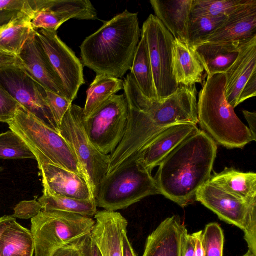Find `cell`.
<instances>
[{"label":"cell","mask_w":256,"mask_h":256,"mask_svg":"<svg viewBox=\"0 0 256 256\" xmlns=\"http://www.w3.org/2000/svg\"><path fill=\"white\" fill-rule=\"evenodd\" d=\"M224 239L223 230L218 224H207L202 240L204 256H223Z\"/></svg>","instance_id":"cell-34"},{"label":"cell","mask_w":256,"mask_h":256,"mask_svg":"<svg viewBox=\"0 0 256 256\" xmlns=\"http://www.w3.org/2000/svg\"><path fill=\"white\" fill-rule=\"evenodd\" d=\"M94 216L91 236L102 256H123L122 236L127 232V220L118 212L105 210Z\"/></svg>","instance_id":"cell-17"},{"label":"cell","mask_w":256,"mask_h":256,"mask_svg":"<svg viewBox=\"0 0 256 256\" xmlns=\"http://www.w3.org/2000/svg\"><path fill=\"white\" fill-rule=\"evenodd\" d=\"M36 34L60 80L66 98L72 102L84 84L82 62L60 39L57 31L41 29L36 30Z\"/></svg>","instance_id":"cell-12"},{"label":"cell","mask_w":256,"mask_h":256,"mask_svg":"<svg viewBox=\"0 0 256 256\" xmlns=\"http://www.w3.org/2000/svg\"><path fill=\"white\" fill-rule=\"evenodd\" d=\"M158 194L160 192L152 172L137 160L106 176L96 202L97 207L116 212Z\"/></svg>","instance_id":"cell-5"},{"label":"cell","mask_w":256,"mask_h":256,"mask_svg":"<svg viewBox=\"0 0 256 256\" xmlns=\"http://www.w3.org/2000/svg\"><path fill=\"white\" fill-rule=\"evenodd\" d=\"M224 74L226 98L234 108L256 96V36L240 42L238 55Z\"/></svg>","instance_id":"cell-13"},{"label":"cell","mask_w":256,"mask_h":256,"mask_svg":"<svg viewBox=\"0 0 256 256\" xmlns=\"http://www.w3.org/2000/svg\"><path fill=\"white\" fill-rule=\"evenodd\" d=\"M243 256H256V255L248 250V252Z\"/></svg>","instance_id":"cell-47"},{"label":"cell","mask_w":256,"mask_h":256,"mask_svg":"<svg viewBox=\"0 0 256 256\" xmlns=\"http://www.w3.org/2000/svg\"><path fill=\"white\" fill-rule=\"evenodd\" d=\"M193 0H150L155 16L175 40L186 44V25Z\"/></svg>","instance_id":"cell-22"},{"label":"cell","mask_w":256,"mask_h":256,"mask_svg":"<svg viewBox=\"0 0 256 256\" xmlns=\"http://www.w3.org/2000/svg\"><path fill=\"white\" fill-rule=\"evenodd\" d=\"M196 201L213 212L221 220L242 230L248 250L256 255V200L238 198L209 180L197 192Z\"/></svg>","instance_id":"cell-9"},{"label":"cell","mask_w":256,"mask_h":256,"mask_svg":"<svg viewBox=\"0 0 256 256\" xmlns=\"http://www.w3.org/2000/svg\"><path fill=\"white\" fill-rule=\"evenodd\" d=\"M128 114L124 94H115L88 118L84 119L90 141L100 152L110 155L116 150L124 136Z\"/></svg>","instance_id":"cell-11"},{"label":"cell","mask_w":256,"mask_h":256,"mask_svg":"<svg viewBox=\"0 0 256 256\" xmlns=\"http://www.w3.org/2000/svg\"><path fill=\"white\" fill-rule=\"evenodd\" d=\"M124 90V81L106 74H96L86 91L84 120L88 118L110 97Z\"/></svg>","instance_id":"cell-28"},{"label":"cell","mask_w":256,"mask_h":256,"mask_svg":"<svg viewBox=\"0 0 256 256\" xmlns=\"http://www.w3.org/2000/svg\"><path fill=\"white\" fill-rule=\"evenodd\" d=\"M22 105L0 84V122L6 123Z\"/></svg>","instance_id":"cell-37"},{"label":"cell","mask_w":256,"mask_h":256,"mask_svg":"<svg viewBox=\"0 0 256 256\" xmlns=\"http://www.w3.org/2000/svg\"><path fill=\"white\" fill-rule=\"evenodd\" d=\"M188 234L178 216L168 218L148 236L142 256H182Z\"/></svg>","instance_id":"cell-19"},{"label":"cell","mask_w":256,"mask_h":256,"mask_svg":"<svg viewBox=\"0 0 256 256\" xmlns=\"http://www.w3.org/2000/svg\"><path fill=\"white\" fill-rule=\"evenodd\" d=\"M216 152V144L204 132H194L158 166L154 178L160 194L182 208L192 204L210 178Z\"/></svg>","instance_id":"cell-1"},{"label":"cell","mask_w":256,"mask_h":256,"mask_svg":"<svg viewBox=\"0 0 256 256\" xmlns=\"http://www.w3.org/2000/svg\"><path fill=\"white\" fill-rule=\"evenodd\" d=\"M81 236L61 246L52 256H84L81 248Z\"/></svg>","instance_id":"cell-39"},{"label":"cell","mask_w":256,"mask_h":256,"mask_svg":"<svg viewBox=\"0 0 256 256\" xmlns=\"http://www.w3.org/2000/svg\"><path fill=\"white\" fill-rule=\"evenodd\" d=\"M256 36V0H248L227 16L204 43L240 42Z\"/></svg>","instance_id":"cell-20"},{"label":"cell","mask_w":256,"mask_h":256,"mask_svg":"<svg viewBox=\"0 0 256 256\" xmlns=\"http://www.w3.org/2000/svg\"><path fill=\"white\" fill-rule=\"evenodd\" d=\"M38 201L45 211L66 212L89 218L98 212L96 200H78L43 192Z\"/></svg>","instance_id":"cell-30"},{"label":"cell","mask_w":256,"mask_h":256,"mask_svg":"<svg viewBox=\"0 0 256 256\" xmlns=\"http://www.w3.org/2000/svg\"><path fill=\"white\" fill-rule=\"evenodd\" d=\"M84 109L72 104L64 117L58 130L72 148L94 198L106 177L110 155L100 152L90 141L84 123Z\"/></svg>","instance_id":"cell-7"},{"label":"cell","mask_w":256,"mask_h":256,"mask_svg":"<svg viewBox=\"0 0 256 256\" xmlns=\"http://www.w3.org/2000/svg\"><path fill=\"white\" fill-rule=\"evenodd\" d=\"M243 114L249 124V129L252 132L254 138L256 139V114L255 112H252L246 110L242 111Z\"/></svg>","instance_id":"cell-43"},{"label":"cell","mask_w":256,"mask_h":256,"mask_svg":"<svg viewBox=\"0 0 256 256\" xmlns=\"http://www.w3.org/2000/svg\"><path fill=\"white\" fill-rule=\"evenodd\" d=\"M4 170V168L0 166V173L2 172Z\"/></svg>","instance_id":"cell-48"},{"label":"cell","mask_w":256,"mask_h":256,"mask_svg":"<svg viewBox=\"0 0 256 256\" xmlns=\"http://www.w3.org/2000/svg\"><path fill=\"white\" fill-rule=\"evenodd\" d=\"M210 181L222 190L249 201L256 200V174L226 168L212 174Z\"/></svg>","instance_id":"cell-26"},{"label":"cell","mask_w":256,"mask_h":256,"mask_svg":"<svg viewBox=\"0 0 256 256\" xmlns=\"http://www.w3.org/2000/svg\"><path fill=\"white\" fill-rule=\"evenodd\" d=\"M122 254L123 256H137L128 238L127 232L122 236Z\"/></svg>","instance_id":"cell-44"},{"label":"cell","mask_w":256,"mask_h":256,"mask_svg":"<svg viewBox=\"0 0 256 256\" xmlns=\"http://www.w3.org/2000/svg\"><path fill=\"white\" fill-rule=\"evenodd\" d=\"M12 67L22 68V62L20 58L0 54V71Z\"/></svg>","instance_id":"cell-41"},{"label":"cell","mask_w":256,"mask_h":256,"mask_svg":"<svg viewBox=\"0 0 256 256\" xmlns=\"http://www.w3.org/2000/svg\"><path fill=\"white\" fill-rule=\"evenodd\" d=\"M0 84L22 106L57 130L44 89L24 70L12 67L0 70Z\"/></svg>","instance_id":"cell-14"},{"label":"cell","mask_w":256,"mask_h":256,"mask_svg":"<svg viewBox=\"0 0 256 256\" xmlns=\"http://www.w3.org/2000/svg\"><path fill=\"white\" fill-rule=\"evenodd\" d=\"M44 90L46 101L58 130L64 117L72 104V102L52 92Z\"/></svg>","instance_id":"cell-35"},{"label":"cell","mask_w":256,"mask_h":256,"mask_svg":"<svg viewBox=\"0 0 256 256\" xmlns=\"http://www.w3.org/2000/svg\"><path fill=\"white\" fill-rule=\"evenodd\" d=\"M34 240L30 231L12 217L0 236V256H33Z\"/></svg>","instance_id":"cell-27"},{"label":"cell","mask_w":256,"mask_h":256,"mask_svg":"<svg viewBox=\"0 0 256 256\" xmlns=\"http://www.w3.org/2000/svg\"><path fill=\"white\" fill-rule=\"evenodd\" d=\"M71 19L96 20V10L89 0H34V30L57 31Z\"/></svg>","instance_id":"cell-15"},{"label":"cell","mask_w":256,"mask_h":256,"mask_svg":"<svg viewBox=\"0 0 256 256\" xmlns=\"http://www.w3.org/2000/svg\"><path fill=\"white\" fill-rule=\"evenodd\" d=\"M225 85L224 74L208 76L198 94V123L216 144L230 149L243 148L256 139L228 103Z\"/></svg>","instance_id":"cell-3"},{"label":"cell","mask_w":256,"mask_h":256,"mask_svg":"<svg viewBox=\"0 0 256 256\" xmlns=\"http://www.w3.org/2000/svg\"><path fill=\"white\" fill-rule=\"evenodd\" d=\"M38 168L43 192L78 200H96L82 176L50 164H42Z\"/></svg>","instance_id":"cell-18"},{"label":"cell","mask_w":256,"mask_h":256,"mask_svg":"<svg viewBox=\"0 0 256 256\" xmlns=\"http://www.w3.org/2000/svg\"><path fill=\"white\" fill-rule=\"evenodd\" d=\"M34 153L38 168L50 164L83 176L77 158L70 144L56 129L22 106L7 122Z\"/></svg>","instance_id":"cell-4"},{"label":"cell","mask_w":256,"mask_h":256,"mask_svg":"<svg viewBox=\"0 0 256 256\" xmlns=\"http://www.w3.org/2000/svg\"><path fill=\"white\" fill-rule=\"evenodd\" d=\"M18 57L22 62L21 68L36 82L44 88L67 98L35 30L30 34Z\"/></svg>","instance_id":"cell-16"},{"label":"cell","mask_w":256,"mask_h":256,"mask_svg":"<svg viewBox=\"0 0 256 256\" xmlns=\"http://www.w3.org/2000/svg\"><path fill=\"white\" fill-rule=\"evenodd\" d=\"M140 36L138 13L126 10L84 40L82 64L96 74L120 79L131 70Z\"/></svg>","instance_id":"cell-2"},{"label":"cell","mask_w":256,"mask_h":256,"mask_svg":"<svg viewBox=\"0 0 256 256\" xmlns=\"http://www.w3.org/2000/svg\"><path fill=\"white\" fill-rule=\"evenodd\" d=\"M31 222L35 256H52L61 246L90 232L96 221L78 214L42 210Z\"/></svg>","instance_id":"cell-8"},{"label":"cell","mask_w":256,"mask_h":256,"mask_svg":"<svg viewBox=\"0 0 256 256\" xmlns=\"http://www.w3.org/2000/svg\"><path fill=\"white\" fill-rule=\"evenodd\" d=\"M130 73L142 93L148 98L157 100L146 41L142 33Z\"/></svg>","instance_id":"cell-29"},{"label":"cell","mask_w":256,"mask_h":256,"mask_svg":"<svg viewBox=\"0 0 256 256\" xmlns=\"http://www.w3.org/2000/svg\"><path fill=\"white\" fill-rule=\"evenodd\" d=\"M80 244L84 256H100V251L92 238L91 232L81 236Z\"/></svg>","instance_id":"cell-40"},{"label":"cell","mask_w":256,"mask_h":256,"mask_svg":"<svg viewBox=\"0 0 256 256\" xmlns=\"http://www.w3.org/2000/svg\"><path fill=\"white\" fill-rule=\"evenodd\" d=\"M34 15V1L32 0L30 8L0 26V54L18 56L34 30L31 22Z\"/></svg>","instance_id":"cell-23"},{"label":"cell","mask_w":256,"mask_h":256,"mask_svg":"<svg viewBox=\"0 0 256 256\" xmlns=\"http://www.w3.org/2000/svg\"><path fill=\"white\" fill-rule=\"evenodd\" d=\"M100 256H102V254H100Z\"/></svg>","instance_id":"cell-49"},{"label":"cell","mask_w":256,"mask_h":256,"mask_svg":"<svg viewBox=\"0 0 256 256\" xmlns=\"http://www.w3.org/2000/svg\"><path fill=\"white\" fill-rule=\"evenodd\" d=\"M32 0H0V26L30 8Z\"/></svg>","instance_id":"cell-36"},{"label":"cell","mask_w":256,"mask_h":256,"mask_svg":"<svg viewBox=\"0 0 256 256\" xmlns=\"http://www.w3.org/2000/svg\"><path fill=\"white\" fill-rule=\"evenodd\" d=\"M248 0H193L191 16H228Z\"/></svg>","instance_id":"cell-32"},{"label":"cell","mask_w":256,"mask_h":256,"mask_svg":"<svg viewBox=\"0 0 256 256\" xmlns=\"http://www.w3.org/2000/svg\"><path fill=\"white\" fill-rule=\"evenodd\" d=\"M141 33L146 41L157 101L172 94L178 88L172 74V49L174 38L162 22L150 14L144 22Z\"/></svg>","instance_id":"cell-10"},{"label":"cell","mask_w":256,"mask_h":256,"mask_svg":"<svg viewBox=\"0 0 256 256\" xmlns=\"http://www.w3.org/2000/svg\"><path fill=\"white\" fill-rule=\"evenodd\" d=\"M172 68L178 85L190 86L202 82L204 68L195 51L186 44L174 40Z\"/></svg>","instance_id":"cell-24"},{"label":"cell","mask_w":256,"mask_h":256,"mask_svg":"<svg viewBox=\"0 0 256 256\" xmlns=\"http://www.w3.org/2000/svg\"><path fill=\"white\" fill-rule=\"evenodd\" d=\"M195 248L196 239L194 234H188L184 244L182 256H194Z\"/></svg>","instance_id":"cell-42"},{"label":"cell","mask_w":256,"mask_h":256,"mask_svg":"<svg viewBox=\"0 0 256 256\" xmlns=\"http://www.w3.org/2000/svg\"><path fill=\"white\" fill-rule=\"evenodd\" d=\"M226 16H190L186 31V44L194 49L202 44L226 20Z\"/></svg>","instance_id":"cell-31"},{"label":"cell","mask_w":256,"mask_h":256,"mask_svg":"<svg viewBox=\"0 0 256 256\" xmlns=\"http://www.w3.org/2000/svg\"><path fill=\"white\" fill-rule=\"evenodd\" d=\"M198 130L197 126L192 124H179L166 128L144 149L138 160L152 172L174 149Z\"/></svg>","instance_id":"cell-21"},{"label":"cell","mask_w":256,"mask_h":256,"mask_svg":"<svg viewBox=\"0 0 256 256\" xmlns=\"http://www.w3.org/2000/svg\"><path fill=\"white\" fill-rule=\"evenodd\" d=\"M42 210V206L36 200H24L19 202L14 208V216L28 220L37 216Z\"/></svg>","instance_id":"cell-38"},{"label":"cell","mask_w":256,"mask_h":256,"mask_svg":"<svg viewBox=\"0 0 256 256\" xmlns=\"http://www.w3.org/2000/svg\"><path fill=\"white\" fill-rule=\"evenodd\" d=\"M202 230H200L194 233L196 239L194 256H204V250L202 242Z\"/></svg>","instance_id":"cell-45"},{"label":"cell","mask_w":256,"mask_h":256,"mask_svg":"<svg viewBox=\"0 0 256 256\" xmlns=\"http://www.w3.org/2000/svg\"><path fill=\"white\" fill-rule=\"evenodd\" d=\"M12 217V216H4L0 217V236Z\"/></svg>","instance_id":"cell-46"},{"label":"cell","mask_w":256,"mask_h":256,"mask_svg":"<svg viewBox=\"0 0 256 256\" xmlns=\"http://www.w3.org/2000/svg\"><path fill=\"white\" fill-rule=\"evenodd\" d=\"M0 159L36 160V157L21 138L10 130L0 134Z\"/></svg>","instance_id":"cell-33"},{"label":"cell","mask_w":256,"mask_h":256,"mask_svg":"<svg viewBox=\"0 0 256 256\" xmlns=\"http://www.w3.org/2000/svg\"><path fill=\"white\" fill-rule=\"evenodd\" d=\"M240 42H206L194 48L208 76L226 72L238 55Z\"/></svg>","instance_id":"cell-25"},{"label":"cell","mask_w":256,"mask_h":256,"mask_svg":"<svg viewBox=\"0 0 256 256\" xmlns=\"http://www.w3.org/2000/svg\"><path fill=\"white\" fill-rule=\"evenodd\" d=\"M124 90L128 106L146 113L158 128L198 124L196 84L180 85L172 94L160 102L146 98L134 81L126 83Z\"/></svg>","instance_id":"cell-6"}]
</instances>
